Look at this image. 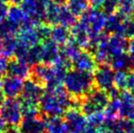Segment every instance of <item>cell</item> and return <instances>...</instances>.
I'll list each match as a JSON object with an SVG mask.
<instances>
[{
  "label": "cell",
  "instance_id": "cell-1",
  "mask_svg": "<svg viewBox=\"0 0 134 133\" xmlns=\"http://www.w3.org/2000/svg\"><path fill=\"white\" fill-rule=\"evenodd\" d=\"M64 87L73 98L82 99L94 89L92 73L83 72L71 68L64 78Z\"/></svg>",
  "mask_w": 134,
  "mask_h": 133
},
{
  "label": "cell",
  "instance_id": "cell-2",
  "mask_svg": "<svg viewBox=\"0 0 134 133\" xmlns=\"http://www.w3.org/2000/svg\"><path fill=\"white\" fill-rule=\"evenodd\" d=\"M0 118L9 126H16L22 120L20 101L16 99H5L0 105Z\"/></svg>",
  "mask_w": 134,
  "mask_h": 133
},
{
  "label": "cell",
  "instance_id": "cell-3",
  "mask_svg": "<svg viewBox=\"0 0 134 133\" xmlns=\"http://www.w3.org/2000/svg\"><path fill=\"white\" fill-rule=\"evenodd\" d=\"M95 89L107 91L114 87V70L108 64L99 65L93 73Z\"/></svg>",
  "mask_w": 134,
  "mask_h": 133
},
{
  "label": "cell",
  "instance_id": "cell-4",
  "mask_svg": "<svg viewBox=\"0 0 134 133\" xmlns=\"http://www.w3.org/2000/svg\"><path fill=\"white\" fill-rule=\"evenodd\" d=\"M39 108L47 117H61L66 110L62 108L57 97L51 93L45 92L39 100Z\"/></svg>",
  "mask_w": 134,
  "mask_h": 133
},
{
  "label": "cell",
  "instance_id": "cell-5",
  "mask_svg": "<svg viewBox=\"0 0 134 133\" xmlns=\"http://www.w3.org/2000/svg\"><path fill=\"white\" fill-rule=\"evenodd\" d=\"M69 133H84L88 126L87 117L77 108H69L64 114Z\"/></svg>",
  "mask_w": 134,
  "mask_h": 133
},
{
  "label": "cell",
  "instance_id": "cell-6",
  "mask_svg": "<svg viewBox=\"0 0 134 133\" xmlns=\"http://www.w3.org/2000/svg\"><path fill=\"white\" fill-rule=\"evenodd\" d=\"M7 19L11 22L18 25L19 27H37L39 25L34 18L28 16L27 13L21 8L18 5H10L8 8L7 13Z\"/></svg>",
  "mask_w": 134,
  "mask_h": 133
},
{
  "label": "cell",
  "instance_id": "cell-7",
  "mask_svg": "<svg viewBox=\"0 0 134 133\" xmlns=\"http://www.w3.org/2000/svg\"><path fill=\"white\" fill-rule=\"evenodd\" d=\"M30 78L40 83L44 87L49 82L56 80L52 65H48L42 62L32 66L30 68Z\"/></svg>",
  "mask_w": 134,
  "mask_h": 133
},
{
  "label": "cell",
  "instance_id": "cell-8",
  "mask_svg": "<svg viewBox=\"0 0 134 133\" xmlns=\"http://www.w3.org/2000/svg\"><path fill=\"white\" fill-rule=\"evenodd\" d=\"M45 93V88L40 83L34 80L33 78H28L23 82L21 98L22 100H27L38 102L41 97Z\"/></svg>",
  "mask_w": 134,
  "mask_h": 133
},
{
  "label": "cell",
  "instance_id": "cell-9",
  "mask_svg": "<svg viewBox=\"0 0 134 133\" xmlns=\"http://www.w3.org/2000/svg\"><path fill=\"white\" fill-rule=\"evenodd\" d=\"M47 116L44 114L35 118H24L18 125L20 133H46Z\"/></svg>",
  "mask_w": 134,
  "mask_h": 133
},
{
  "label": "cell",
  "instance_id": "cell-10",
  "mask_svg": "<svg viewBox=\"0 0 134 133\" xmlns=\"http://www.w3.org/2000/svg\"><path fill=\"white\" fill-rule=\"evenodd\" d=\"M99 65L95 61L93 54L88 50L83 49L79 57L72 62V68L83 72L93 73Z\"/></svg>",
  "mask_w": 134,
  "mask_h": 133
},
{
  "label": "cell",
  "instance_id": "cell-11",
  "mask_svg": "<svg viewBox=\"0 0 134 133\" xmlns=\"http://www.w3.org/2000/svg\"><path fill=\"white\" fill-rule=\"evenodd\" d=\"M23 88V79L16 78V77L7 76L3 78L1 91L4 93L5 97L9 99H16L20 96Z\"/></svg>",
  "mask_w": 134,
  "mask_h": 133
},
{
  "label": "cell",
  "instance_id": "cell-12",
  "mask_svg": "<svg viewBox=\"0 0 134 133\" xmlns=\"http://www.w3.org/2000/svg\"><path fill=\"white\" fill-rule=\"evenodd\" d=\"M127 38L120 35H109L107 42V49L110 57L125 54L128 51Z\"/></svg>",
  "mask_w": 134,
  "mask_h": 133
},
{
  "label": "cell",
  "instance_id": "cell-13",
  "mask_svg": "<svg viewBox=\"0 0 134 133\" xmlns=\"http://www.w3.org/2000/svg\"><path fill=\"white\" fill-rule=\"evenodd\" d=\"M71 37L75 40V42L85 50L88 49L90 46V37H88V27L84 24L77 22L70 28Z\"/></svg>",
  "mask_w": 134,
  "mask_h": 133
},
{
  "label": "cell",
  "instance_id": "cell-14",
  "mask_svg": "<svg viewBox=\"0 0 134 133\" xmlns=\"http://www.w3.org/2000/svg\"><path fill=\"white\" fill-rule=\"evenodd\" d=\"M41 48H42L41 62L48 65H52L60 54L58 45H57L54 41L48 38L47 40L42 41Z\"/></svg>",
  "mask_w": 134,
  "mask_h": 133
},
{
  "label": "cell",
  "instance_id": "cell-15",
  "mask_svg": "<svg viewBox=\"0 0 134 133\" xmlns=\"http://www.w3.org/2000/svg\"><path fill=\"white\" fill-rule=\"evenodd\" d=\"M7 73L8 76L16 77L21 79L30 78V68L27 63L16 59H12L8 61Z\"/></svg>",
  "mask_w": 134,
  "mask_h": 133
},
{
  "label": "cell",
  "instance_id": "cell-16",
  "mask_svg": "<svg viewBox=\"0 0 134 133\" xmlns=\"http://www.w3.org/2000/svg\"><path fill=\"white\" fill-rule=\"evenodd\" d=\"M16 37L18 42L23 43L27 47L36 46L41 41L37 36L36 28L33 27H20L18 32L16 33Z\"/></svg>",
  "mask_w": 134,
  "mask_h": 133
},
{
  "label": "cell",
  "instance_id": "cell-17",
  "mask_svg": "<svg viewBox=\"0 0 134 133\" xmlns=\"http://www.w3.org/2000/svg\"><path fill=\"white\" fill-rule=\"evenodd\" d=\"M127 16L124 15L120 14V12L117 11L115 14L110 15L108 16L106 27L105 30L106 33L109 35H120L121 36V28H122V23L125 19H127Z\"/></svg>",
  "mask_w": 134,
  "mask_h": 133
},
{
  "label": "cell",
  "instance_id": "cell-18",
  "mask_svg": "<svg viewBox=\"0 0 134 133\" xmlns=\"http://www.w3.org/2000/svg\"><path fill=\"white\" fill-rule=\"evenodd\" d=\"M46 132L47 133H69L67 122L61 117H47Z\"/></svg>",
  "mask_w": 134,
  "mask_h": 133
},
{
  "label": "cell",
  "instance_id": "cell-19",
  "mask_svg": "<svg viewBox=\"0 0 134 133\" xmlns=\"http://www.w3.org/2000/svg\"><path fill=\"white\" fill-rule=\"evenodd\" d=\"M70 38V31L69 28L63 26L55 25L51 28V34H50V39L54 41L58 46H64L68 40Z\"/></svg>",
  "mask_w": 134,
  "mask_h": 133
},
{
  "label": "cell",
  "instance_id": "cell-20",
  "mask_svg": "<svg viewBox=\"0 0 134 133\" xmlns=\"http://www.w3.org/2000/svg\"><path fill=\"white\" fill-rule=\"evenodd\" d=\"M109 65L114 71H127L131 70V57L127 53L110 57Z\"/></svg>",
  "mask_w": 134,
  "mask_h": 133
},
{
  "label": "cell",
  "instance_id": "cell-21",
  "mask_svg": "<svg viewBox=\"0 0 134 133\" xmlns=\"http://www.w3.org/2000/svg\"><path fill=\"white\" fill-rule=\"evenodd\" d=\"M81 51H82L81 48L75 42V40L72 37H70V38L68 40V42L63 46L62 49H60V53H61L68 60L70 61L71 63L79 57V55L80 54Z\"/></svg>",
  "mask_w": 134,
  "mask_h": 133
},
{
  "label": "cell",
  "instance_id": "cell-22",
  "mask_svg": "<svg viewBox=\"0 0 134 133\" xmlns=\"http://www.w3.org/2000/svg\"><path fill=\"white\" fill-rule=\"evenodd\" d=\"M20 109L23 118H35L38 117L39 114V103L35 101L21 100L20 101Z\"/></svg>",
  "mask_w": 134,
  "mask_h": 133
},
{
  "label": "cell",
  "instance_id": "cell-23",
  "mask_svg": "<svg viewBox=\"0 0 134 133\" xmlns=\"http://www.w3.org/2000/svg\"><path fill=\"white\" fill-rule=\"evenodd\" d=\"M18 45V39L16 36H8V37H2V48L0 56L9 59L14 56V52L16 50Z\"/></svg>",
  "mask_w": 134,
  "mask_h": 133
},
{
  "label": "cell",
  "instance_id": "cell-24",
  "mask_svg": "<svg viewBox=\"0 0 134 133\" xmlns=\"http://www.w3.org/2000/svg\"><path fill=\"white\" fill-rule=\"evenodd\" d=\"M77 23V16L70 12L67 5H60L59 15H58V24L66 27H71Z\"/></svg>",
  "mask_w": 134,
  "mask_h": 133
},
{
  "label": "cell",
  "instance_id": "cell-25",
  "mask_svg": "<svg viewBox=\"0 0 134 133\" xmlns=\"http://www.w3.org/2000/svg\"><path fill=\"white\" fill-rule=\"evenodd\" d=\"M60 5H57L52 0H50L48 4L46 9V16H45V22L48 25L55 26L58 24V15H59Z\"/></svg>",
  "mask_w": 134,
  "mask_h": 133
},
{
  "label": "cell",
  "instance_id": "cell-26",
  "mask_svg": "<svg viewBox=\"0 0 134 133\" xmlns=\"http://www.w3.org/2000/svg\"><path fill=\"white\" fill-rule=\"evenodd\" d=\"M66 5L75 16H80L90 8L88 0H69Z\"/></svg>",
  "mask_w": 134,
  "mask_h": 133
},
{
  "label": "cell",
  "instance_id": "cell-27",
  "mask_svg": "<svg viewBox=\"0 0 134 133\" xmlns=\"http://www.w3.org/2000/svg\"><path fill=\"white\" fill-rule=\"evenodd\" d=\"M41 53H42V48L41 44H37L36 46L30 47L27 50V57L25 59V63L28 66H34L37 63L41 62Z\"/></svg>",
  "mask_w": 134,
  "mask_h": 133
},
{
  "label": "cell",
  "instance_id": "cell-28",
  "mask_svg": "<svg viewBox=\"0 0 134 133\" xmlns=\"http://www.w3.org/2000/svg\"><path fill=\"white\" fill-rule=\"evenodd\" d=\"M20 27L8 19H4L0 21V37L16 36Z\"/></svg>",
  "mask_w": 134,
  "mask_h": 133
},
{
  "label": "cell",
  "instance_id": "cell-29",
  "mask_svg": "<svg viewBox=\"0 0 134 133\" xmlns=\"http://www.w3.org/2000/svg\"><path fill=\"white\" fill-rule=\"evenodd\" d=\"M128 73L127 71H116L114 75V87L119 90H124L127 89Z\"/></svg>",
  "mask_w": 134,
  "mask_h": 133
},
{
  "label": "cell",
  "instance_id": "cell-30",
  "mask_svg": "<svg viewBox=\"0 0 134 133\" xmlns=\"http://www.w3.org/2000/svg\"><path fill=\"white\" fill-rule=\"evenodd\" d=\"M87 119H88V125L94 127V128L99 129V127L102 126L103 122L105 120L104 110L103 111L95 112V113L87 116Z\"/></svg>",
  "mask_w": 134,
  "mask_h": 133
},
{
  "label": "cell",
  "instance_id": "cell-31",
  "mask_svg": "<svg viewBox=\"0 0 134 133\" xmlns=\"http://www.w3.org/2000/svg\"><path fill=\"white\" fill-rule=\"evenodd\" d=\"M118 12L130 18L133 12V0H118Z\"/></svg>",
  "mask_w": 134,
  "mask_h": 133
},
{
  "label": "cell",
  "instance_id": "cell-32",
  "mask_svg": "<svg viewBox=\"0 0 134 133\" xmlns=\"http://www.w3.org/2000/svg\"><path fill=\"white\" fill-rule=\"evenodd\" d=\"M121 36L125 38H134V20L128 18L122 23Z\"/></svg>",
  "mask_w": 134,
  "mask_h": 133
},
{
  "label": "cell",
  "instance_id": "cell-33",
  "mask_svg": "<svg viewBox=\"0 0 134 133\" xmlns=\"http://www.w3.org/2000/svg\"><path fill=\"white\" fill-rule=\"evenodd\" d=\"M37 34L38 36L39 39L41 41L47 40V39L50 38V34H51V27L49 25L46 23H41L38 26L35 27Z\"/></svg>",
  "mask_w": 134,
  "mask_h": 133
},
{
  "label": "cell",
  "instance_id": "cell-34",
  "mask_svg": "<svg viewBox=\"0 0 134 133\" xmlns=\"http://www.w3.org/2000/svg\"><path fill=\"white\" fill-rule=\"evenodd\" d=\"M101 8L107 16L115 14L118 10V0H104Z\"/></svg>",
  "mask_w": 134,
  "mask_h": 133
},
{
  "label": "cell",
  "instance_id": "cell-35",
  "mask_svg": "<svg viewBox=\"0 0 134 133\" xmlns=\"http://www.w3.org/2000/svg\"><path fill=\"white\" fill-rule=\"evenodd\" d=\"M8 8L9 7L7 5V4L0 2V21L5 19V18L7 16V13H8Z\"/></svg>",
  "mask_w": 134,
  "mask_h": 133
},
{
  "label": "cell",
  "instance_id": "cell-36",
  "mask_svg": "<svg viewBox=\"0 0 134 133\" xmlns=\"http://www.w3.org/2000/svg\"><path fill=\"white\" fill-rule=\"evenodd\" d=\"M107 94H108V97H109V100H115V99H118L120 98V90H119L117 88L113 87L111 88L110 89L107 91Z\"/></svg>",
  "mask_w": 134,
  "mask_h": 133
},
{
  "label": "cell",
  "instance_id": "cell-37",
  "mask_svg": "<svg viewBox=\"0 0 134 133\" xmlns=\"http://www.w3.org/2000/svg\"><path fill=\"white\" fill-rule=\"evenodd\" d=\"M127 89L128 90H130L134 94V71H131L130 73H128Z\"/></svg>",
  "mask_w": 134,
  "mask_h": 133
},
{
  "label": "cell",
  "instance_id": "cell-38",
  "mask_svg": "<svg viewBox=\"0 0 134 133\" xmlns=\"http://www.w3.org/2000/svg\"><path fill=\"white\" fill-rule=\"evenodd\" d=\"M7 64H8V60L7 57L0 56V74L4 75L5 73H7Z\"/></svg>",
  "mask_w": 134,
  "mask_h": 133
},
{
  "label": "cell",
  "instance_id": "cell-39",
  "mask_svg": "<svg viewBox=\"0 0 134 133\" xmlns=\"http://www.w3.org/2000/svg\"><path fill=\"white\" fill-rule=\"evenodd\" d=\"M88 1H90V5H91V8L99 9L102 7L104 0H88Z\"/></svg>",
  "mask_w": 134,
  "mask_h": 133
},
{
  "label": "cell",
  "instance_id": "cell-40",
  "mask_svg": "<svg viewBox=\"0 0 134 133\" xmlns=\"http://www.w3.org/2000/svg\"><path fill=\"white\" fill-rule=\"evenodd\" d=\"M128 52H129L130 57L134 59V38L130 40L129 45H128Z\"/></svg>",
  "mask_w": 134,
  "mask_h": 133
},
{
  "label": "cell",
  "instance_id": "cell-41",
  "mask_svg": "<svg viewBox=\"0 0 134 133\" xmlns=\"http://www.w3.org/2000/svg\"><path fill=\"white\" fill-rule=\"evenodd\" d=\"M98 132H99V129L94 128V127L90 126V125H88L84 130V133H98Z\"/></svg>",
  "mask_w": 134,
  "mask_h": 133
},
{
  "label": "cell",
  "instance_id": "cell-42",
  "mask_svg": "<svg viewBox=\"0 0 134 133\" xmlns=\"http://www.w3.org/2000/svg\"><path fill=\"white\" fill-rule=\"evenodd\" d=\"M5 128H7V124H5V121H4L1 118H0V132L5 131Z\"/></svg>",
  "mask_w": 134,
  "mask_h": 133
},
{
  "label": "cell",
  "instance_id": "cell-43",
  "mask_svg": "<svg viewBox=\"0 0 134 133\" xmlns=\"http://www.w3.org/2000/svg\"><path fill=\"white\" fill-rule=\"evenodd\" d=\"M54 3H56L57 5H66L67 2L69 0H52Z\"/></svg>",
  "mask_w": 134,
  "mask_h": 133
},
{
  "label": "cell",
  "instance_id": "cell-44",
  "mask_svg": "<svg viewBox=\"0 0 134 133\" xmlns=\"http://www.w3.org/2000/svg\"><path fill=\"white\" fill-rule=\"evenodd\" d=\"M5 95H4V93L2 92L1 90H0V105L2 104V102H3L4 100H5Z\"/></svg>",
  "mask_w": 134,
  "mask_h": 133
},
{
  "label": "cell",
  "instance_id": "cell-45",
  "mask_svg": "<svg viewBox=\"0 0 134 133\" xmlns=\"http://www.w3.org/2000/svg\"><path fill=\"white\" fill-rule=\"evenodd\" d=\"M21 1L22 0H11L13 5H19V4L21 3Z\"/></svg>",
  "mask_w": 134,
  "mask_h": 133
},
{
  "label": "cell",
  "instance_id": "cell-46",
  "mask_svg": "<svg viewBox=\"0 0 134 133\" xmlns=\"http://www.w3.org/2000/svg\"><path fill=\"white\" fill-rule=\"evenodd\" d=\"M2 83H3V75L0 74V90H1L2 88Z\"/></svg>",
  "mask_w": 134,
  "mask_h": 133
},
{
  "label": "cell",
  "instance_id": "cell-47",
  "mask_svg": "<svg viewBox=\"0 0 134 133\" xmlns=\"http://www.w3.org/2000/svg\"><path fill=\"white\" fill-rule=\"evenodd\" d=\"M0 2H3V3L7 4L8 2H11V0H0Z\"/></svg>",
  "mask_w": 134,
  "mask_h": 133
},
{
  "label": "cell",
  "instance_id": "cell-48",
  "mask_svg": "<svg viewBox=\"0 0 134 133\" xmlns=\"http://www.w3.org/2000/svg\"><path fill=\"white\" fill-rule=\"evenodd\" d=\"M133 12H134V0H133Z\"/></svg>",
  "mask_w": 134,
  "mask_h": 133
},
{
  "label": "cell",
  "instance_id": "cell-49",
  "mask_svg": "<svg viewBox=\"0 0 134 133\" xmlns=\"http://www.w3.org/2000/svg\"><path fill=\"white\" fill-rule=\"evenodd\" d=\"M132 19H133V20H134V16H133V18H132Z\"/></svg>",
  "mask_w": 134,
  "mask_h": 133
},
{
  "label": "cell",
  "instance_id": "cell-50",
  "mask_svg": "<svg viewBox=\"0 0 134 133\" xmlns=\"http://www.w3.org/2000/svg\"><path fill=\"white\" fill-rule=\"evenodd\" d=\"M0 133H4V132H0Z\"/></svg>",
  "mask_w": 134,
  "mask_h": 133
}]
</instances>
